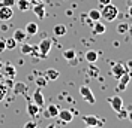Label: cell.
<instances>
[{"label": "cell", "instance_id": "6da1fadb", "mask_svg": "<svg viewBox=\"0 0 132 128\" xmlns=\"http://www.w3.org/2000/svg\"><path fill=\"white\" fill-rule=\"evenodd\" d=\"M101 18L102 19H105L108 23H111V21H114L117 15H119V9L116 8L113 3H108V5H104V6H101Z\"/></svg>", "mask_w": 132, "mask_h": 128}, {"label": "cell", "instance_id": "7a4b0ae2", "mask_svg": "<svg viewBox=\"0 0 132 128\" xmlns=\"http://www.w3.org/2000/svg\"><path fill=\"white\" fill-rule=\"evenodd\" d=\"M80 95H81L89 104L96 103V98H95V95H93V91H92L87 85H81V87H80Z\"/></svg>", "mask_w": 132, "mask_h": 128}, {"label": "cell", "instance_id": "3957f363", "mask_svg": "<svg viewBox=\"0 0 132 128\" xmlns=\"http://www.w3.org/2000/svg\"><path fill=\"white\" fill-rule=\"evenodd\" d=\"M51 46H53V40L48 39V37H45V39H42L41 42H39L38 49H39V52H41V58H45V57L48 55V52L51 51Z\"/></svg>", "mask_w": 132, "mask_h": 128}, {"label": "cell", "instance_id": "277c9868", "mask_svg": "<svg viewBox=\"0 0 132 128\" xmlns=\"http://www.w3.org/2000/svg\"><path fill=\"white\" fill-rule=\"evenodd\" d=\"M82 121L86 122V125H89V127H104V124H105V121L98 118V116H93V115H86V116H82Z\"/></svg>", "mask_w": 132, "mask_h": 128}, {"label": "cell", "instance_id": "5b68a950", "mask_svg": "<svg viewBox=\"0 0 132 128\" xmlns=\"http://www.w3.org/2000/svg\"><path fill=\"white\" fill-rule=\"evenodd\" d=\"M128 72V67H126V64L125 63H114L113 64V67H111V74L114 76L116 79H119L122 74Z\"/></svg>", "mask_w": 132, "mask_h": 128}, {"label": "cell", "instance_id": "8992f818", "mask_svg": "<svg viewBox=\"0 0 132 128\" xmlns=\"http://www.w3.org/2000/svg\"><path fill=\"white\" fill-rule=\"evenodd\" d=\"M132 74L129 72H126L125 74H122L120 78H119V83H117V88L116 91H119V92H122V91H126V87H128V83H129V80H131Z\"/></svg>", "mask_w": 132, "mask_h": 128}, {"label": "cell", "instance_id": "52a82bcc", "mask_svg": "<svg viewBox=\"0 0 132 128\" xmlns=\"http://www.w3.org/2000/svg\"><path fill=\"white\" fill-rule=\"evenodd\" d=\"M14 10L9 6H0V21L2 23H8L9 19H12Z\"/></svg>", "mask_w": 132, "mask_h": 128}, {"label": "cell", "instance_id": "ba28073f", "mask_svg": "<svg viewBox=\"0 0 132 128\" xmlns=\"http://www.w3.org/2000/svg\"><path fill=\"white\" fill-rule=\"evenodd\" d=\"M57 118L62 121L63 124H69V122L74 121V113L71 112L69 109H62V110H59Z\"/></svg>", "mask_w": 132, "mask_h": 128}, {"label": "cell", "instance_id": "9c48e42d", "mask_svg": "<svg viewBox=\"0 0 132 128\" xmlns=\"http://www.w3.org/2000/svg\"><path fill=\"white\" fill-rule=\"evenodd\" d=\"M2 73H3V76L14 79V78L16 76V69H15V66H14V64L6 63V64H5V67L2 66Z\"/></svg>", "mask_w": 132, "mask_h": 128}, {"label": "cell", "instance_id": "30bf717a", "mask_svg": "<svg viewBox=\"0 0 132 128\" xmlns=\"http://www.w3.org/2000/svg\"><path fill=\"white\" fill-rule=\"evenodd\" d=\"M108 103L111 104V107L114 109L116 112H119L122 107H123V100L120 95H114V97H110L108 98Z\"/></svg>", "mask_w": 132, "mask_h": 128}, {"label": "cell", "instance_id": "8fae6325", "mask_svg": "<svg viewBox=\"0 0 132 128\" xmlns=\"http://www.w3.org/2000/svg\"><path fill=\"white\" fill-rule=\"evenodd\" d=\"M33 103L39 107H44L45 106V100H44V95H42L41 88H36L33 91Z\"/></svg>", "mask_w": 132, "mask_h": 128}, {"label": "cell", "instance_id": "7c38bea8", "mask_svg": "<svg viewBox=\"0 0 132 128\" xmlns=\"http://www.w3.org/2000/svg\"><path fill=\"white\" fill-rule=\"evenodd\" d=\"M59 110H60V109H59L56 104H48V106L45 107L44 116H45V118H57Z\"/></svg>", "mask_w": 132, "mask_h": 128}, {"label": "cell", "instance_id": "4fadbf2b", "mask_svg": "<svg viewBox=\"0 0 132 128\" xmlns=\"http://www.w3.org/2000/svg\"><path fill=\"white\" fill-rule=\"evenodd\" d=\"M33 14L38 16L39 19H44L45 15H47V12H45V6H44L42 3H36V5L33 6Z\"/></svg>", "mask_w": 132, "mask_h": 128}, {"label": "cell", "instance_id": "5bb4252c", "mask_svg": "<svg viewBox=\"0 0 132 128\" xmlns=\"http://www.w3.org/2000/svg\"><path fill=\"white\" fill-rule=\"evenodd\" d=\"M24 30H26V33H27V36H35V34H38V33H39V27H38L36 23L30 21V23H27V24H26Z\"/></svg>", "mask_w": 132, "mask_h": 128}, {"label": "cell", "instance_id": "9a60e30c", "mask_svg": "<svg viewBox=\"0 0 132 128\" xmlns=\"http://www.w3.org/2000/svg\"><path fill=\"white\" fill-rule=\"evenodd\" d=\"M27 37H29V36H27L26 30H23V28H16L15 31H14V39L16 40V43H23V42H26Z\"/></svg>", "mask_w": 132, "mask_h": 128}, {"label": "cell", "instance_id": "2e32d148", "mask_svg": "<svg viewBox=\"0 0 132 128\" xmlns=\"http://www.w3.org/2000/svg\"><path fill=\"white\" fill-rule=\"evenodd\" d=\"M12 91H14V94H16V95L26 94V91H27V85L23 83V82H16V83L12 85Z\"/></svg>", "mask_w": 132, "mask_h": 128}, {"label": "cell", "instance_id": "e0dca14e", "mask_svg": "<svg viewBox=\"0 0 132 128\" xmlns=\"http://www.w3.org/2000/svg\"><path fill=\"white\" fill-rule=\"evenodd\" d=\"M84 58H86V61L87 63H96L98 61V58H99V54H98V51H87L86 52V55H84Z\"/></svg>", "mask_w": 132, "mask_h": 128}, {"label": "cell", "instance_id": "ac0fdd59", "mask_svg": "<svg viewBox=\"0 0 132 128\" xmlns=\"http://www.w3.org/2000/svg\"><path fill=\"white\" fill-rule=\"evenodd\" d=\"M44 76L47 78V80H57L60 78V73L57 70H54V69H48L47 72L44 73Z\"/></svg>", "mask_w": 132, "mask_h": 128}, {"label": "cell", "instance_id": "d6986e66", "mask_svg": "<svg viewBox=\"0 0 132 128\" xmlns=\"http://www.w3.org/2000/svg\"><path fill=\"white\" fill-rule=\"evenodd\" d=\"M105 33V25L101 21H95L93 23V34H104Z\"/></svg>", "mask_w": 132, "mask_h": 128}, {"label": "cell", "instance_id": "ffe728a7", "mask_svg": "<svg viewBox=\"0 0 132 128\" xmlns=\"http://www.w3.org/2000/svg\"><path fill=\"white\" fill-rule=\"evenodd\" d=\"M87 18L90 19L92 23L99 21V19H101V12H99L98 9H90V10H89V14H87Z\"/></svg>", "mask_w": 132, "mask_h": 128}, {"label": "cell", "instance_id": "44dd1931", "mask_svg": "<svg viewBox=\"0 0 132 128\" xmlns=\"http://www.w3.org/2000/svg\"><path fill=\"white\" fill-rule=\"evenodd\" d=\"M35 51H36V46H33V45H30V43L23 42V45H21V52H23V54L29 55V54H33Z\"/></svg>", "mask_w": 132, "mask_h": 128}, {"label": "cell", "instance_id": "7402d4cb", "mask_svg": "<svg viewBox=\"0 0 132 128\" xmlns=\"http://www.w3.org/2000/svg\"><path fill=\"white\" fill-rule=\"evenodd\" d=\"M39 106H36L35 103H29L27 104V112L30 116H36V115H39Z\"/></svg>", "mask_w": 132, "mask_h": 128}, {"label": "cell", "instance_id": "603a6c76", "mask_svg": "<svg viewBox=\"0 0 132 128\" xmlns=\"http://www.w3.org/2000/svg\"><path fill=\"white\" fill-rule=\"evenodd\" d=\"M15 3H16V6H18V9H20L21 12H26V10L30 9V2H29V0H18Z\"/></svg>", "mask_w": 132, "mask_h": 128}, {"label": "cell", "instance_id": "cb8c5ba5", "mask_svg": "<svg viewBox=\"0 0 132 128\" xmlns=\"http://www.w3.org/2000/svg\"><path fill=\"white\" fill-rule=\"evenodd\" d=\"M75 57H77V52H75V49H66L65 52H63V58H65L66 61H72L75 60Z\"/></svg>", "mask_w": 132, "mask_h": 128}, {"label": "cell", "instance_id": "d4e9b609", "mask_svg": "<svg viewBox=\"0 0 132 128\" xmlns=\"http://www.w3.org/2000/svg\"><path fill=\"white\" fill-rule=\"evenodd\" d=\"M53 31H54V34H56V36H65L68 30H66V27L63 24H57V25H54Z\"/></svg>", "mask_w": 132, "mask_h": 128}, {"label": "cell", "instance_id": "484cf974", "mask_svg": "<svg viewBox=\"0 0 132 128\" xmlns=\"http://www.w3.org/2000/svg\"><path fill=\"white\" fill-rule=\"evenodd\" d=\"M116 31L119 33V34H125V33H128L129 31V24H128V23H120V24L117 25Z\"/></svg>", "mask_w": 132, "mask_h": 128}, {"label": "cell", "instance_id": "4316f807", "mask_svg": "<svg viewBox=\"0 0 132 128\" xmlns=\"http://www.w3.org/2000/svg\"><path fill=\"white\" fill-rule=\"evenodd\" d=\"M35 82H36L38 88H44V87L48 83V80H47V78H45V76H38V78L35 79Z\"/></svg>", "mask_w": 132, "mask_h": 128}, {"label": "cell", "instance_id": "83f0119b", "mask_svg": "<svg viewBox=\"0 0 132 128\" xmlns=\"http://www.w3.org/2000/svg\"><path fill=\"white\" fill-rule=\"evenodd\" d=\"M6 42V49H14L16 48V40L12 37V39H6L5 40Z\"/></svg>", "mask_w": 132, "mask_h": 128}, {"label": "cell", "instance_id": "f1b7e54d", "mask_svg": "<svg viewBox=\"0 0 132 128\" xmlns=\"http://www.w3.org/2000/svg\"><path fill=\"white\" fill-rule=\"evenodd\" d=\"M8 91H9V89L6 88V87L3 85V82H2V83H0V100H3V98L6 97V94H8Z\"/></svg>", "mask_w": 132, "mask_h": 128}, {"label": "cell", "instance_id": "f546056e", "mask_svg": "<svg viewBox=\"0 0 132 128\" xmlns=\"http://www.w3.org/2000/svg\"><path fill=\"white\" fill-rule=\"evenodd\" d=\"M16 0H0V6H9V8H14Z\"/></svg>", "mask_w": 132, "mask_h": 128}, {"label": "cell", "instance_id": "4dcf8cb0", "mask_svg": "<svg viewBox=\"0 0 132 128\" xmlns=\"http://www.w3.org/2000/svg\"><path fill=\"white\" fill-rule=\"evenodd\" d=\"M87 74H90V76H96V74H99V69L98 67H95V66H90V69L87 70Z\"/></svg>", "mask_w": 132, "mask_h": 128}, {"label": "cell", "instance_id": "1f68e13d", "mask_svg": "<svg viewBox=\"0 0 132 128\" xmlns=\"http://www.w3.org/2000/svg\"><path fill=\"white\" fill-rule=\"evenodd\" d=\"M117 113H119V115H117V116H119V119H125V118H128V110L123 109V107H122Z\"/></svg>", "mask_w": 132, "mask_h": 128}, {"label": "cell", "instance_id": "d6a6232c", "mask_svg": "<svg viewBox=\"0 0 132 128\" xmlns=\"http://www.w3.org/2000/svg\"><path fill=\"white\" fill-rule=\"evenodd\" d=\"M6 49V42H5V39H0V52H3Z\"/></svg>", "mask_w": 132, "mask_h": 128}, {"label": "cell", "instance_id": "836d02e7", "mask_svg": "<svg viewBox=\"0 0 132 128\" xmlns=\"http://www.w3.org/2000/svg\"><path fill=\"white\" fill-rule=\"evenodd\" d=\"M24 128H36V122L30 121V122H27V124L24 125Z\"/></svg>", "mask_w": 132, "mask_h": 128}, {"label": "cell", "instance_id": "e575fe53", "mask_svg": "<svg viewBox=\"0 0 132 128\" xmlns=\"http://www.w3.org/2000/svg\"><path fill=\"white\" fill-rule=\"evenodd\" d=\"M98 2H99V6H104V5L111 3V0H98Z\"/></svg>", "mask_w": 132, "mask_h": 128}, {"label": "cell", "instance_id": "d590c367", "mask_svg": "<svg viewBox=\"0 0 132 128\" xmlns=\"http://www.w3.org/2000/svg\"><path fill=\"white\" fill-rule=\"evenodd\" d=\"M9 30V25L8 24H3L2 27H0V31H8Z\"/></svg>", "mask_w": 132, "mask_h": 128}, {"label": "cell", "instance_id": "8d00e7d4", "mask_svg": "<svg viewBox=\"0 0 132 128\" xmlns=\"http://www.w3.org/2000/svg\"><path fill=\"white\" fill-rule=\"evenodd\" d=\"M128 14H129V16H132V6H128Z\"/></svg>", "mask_w": 132, "mask_h": 128}, {"label": "cell", "instance_id": "74e56055", "mask_svg": "<svg viewBox=\"0 0 132 128\" xmlns=\"http://www.w3.org/2000/svg\"><path fill=\"white\" fill-rule=\"evenodd\" d=\"M128 118L132 121V109H131V110H128Z\"/></svg>", "mask_w": 132, "mask_h": 128}, {"label": "cell", "instance_id": "f35d334b", "mask_svg": "<svg viewBox=\"0 0 132 128\" xmlns=\"http://www.w3.org/2000/svg\"><path fill=\"white\" fill-rule=\"evenodd\" d=\"M126 6H132V0H126Z\"/></svg>", "mask_w": 132, "mask_h": 128}, {"label": "cell", "instance_id": "ab89813d", "mask_svg": "<svg viewBox=\"0 0 132 128\" xmlns=\"http://www.w3.org/2000/svg\"><path fill=\"white\" fill-rule=\"evenodd\" d=\"M45 128H56V125H54V124H50L48 127H45Z\"/></svg>", "mask_w": 132, "mask_h": 128}, {"label": "cell", "instance_id": "60d3db41", "mask_svg": "<svg viewBox=\"0 0 132 128\" xmlns=\"http://www.w3.org/2000/svg\"><path fill=\"white\" fill-rule=\"evenodd\" d=\"M33 3H35V5H36V3H42V0H32Z\"/></svg>", "mask_w": 132, "mask_h": 128}, {"label": "cell", "instance_id": "b9f144b4", "mask_svg": "<svg viewBox=\"0 0 132 128\" xmlns=\"http://www.w3.org/2000/svg\"><path fill=\"white\" fill-rule=\"evenodd\" d=\"M129 31H131V33H132V24H131V25H129Z\"/></svg>", "mask_w": 132, "mask_h": 128}, {"label": "cell", "instance_id": "7bdbcfd3", "mask_svg": "<svg viewBox=\"0 0 132 128\" xmlns=\"http://www.w3.org/2000/svg\"><path fill=\"white\" fill-rule=\"evenodd\" d=\"M86 128H96V127H89V125H87V127H86Z\"/></svg>", "mask_w": 132, "mask_h": 128}, {"label": "cell", "instance_id": "ee69618b", "mask_svg": "<svg viewBox=\"0 0 132 128\" xmlns=\"http://www.w3.org/2000/svg\"><path fill=\"white\" fill-rule=\"evenodd\" d=\"M2 66H3V63H2V61H0V69H2Z\"/></svg>", "mask_w": 132, "mask_h": 128}]
</instances>
